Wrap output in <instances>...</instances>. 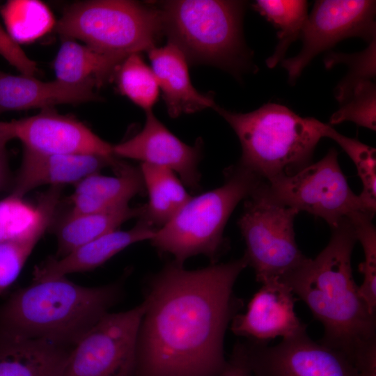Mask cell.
Instances as JSON below:
<instances>
[{
  "label": "cell",
  "instance_id": "obj_1",
  "mask_svg": "<svg viewBox=\"0 0 376 376\" xmlns=\"http://www.w3.org/2000/svg\"><path fill=\"white\" fill-rule=\"evenodd\" d=\"M244 256L187 270L173 260L149 279L133 376H217L224 368V340L242 304L235 283Z\"/></svg>",
  "mask_w": 376,
  "mask_h": 376
},
{
  "label": "cell",
  "instance_id": "obj_2",
  "mask_svg": "<svg viewBox=\"0 0 376 376\" xmlns=\"http://www.w3.org/2000/svg\"><path fill=\"white\" fill-rule=\"evenodd\" d=\"M331 230L325 248L281 281L322 324L319 342L344 352L354 363L376 353V315L370 312L354 281L351 258L357 238L350 221L345 218Z\"/></svg>",
  "mask_w": 376,
  "mask_h": 376
},
{
  "label": "cell",
  "instance_id": "obj_3",
  "mask_svg": "<svg viewBox=\"0 0 376 376\" xmlns=\"http://www.w3.org/2000/svg\"><path fill=\"white\" fill-rule=\"evenodd\" d=\"M120 283L86 287L66 276L33 282L0 305V332L73 347L120 299Z\"/></svg>",
  "mask_w": 376,
  "mask_h": 376
},
{
  "label": "cell",
  "instance_id": "obj_4",
  "mask_svg": "<svg viewBox=\"0 0 376 376\" xmlns=\"http://www.w3.org/2000/svg\"><path fill=\"white\" fill-rule=\"evenodd\" d=\"M230 125L241 143L238 162L266 182L291 175L312 164L322 123L303 118L288 107L264 104L249 113L213 108Z\"/></svg>",
  "mask_w": 376,
  "mask_h": 376
},
{
  "label": "cell",
  "instance_id": "obj_5",
  "mask_svg": "<svg viewBox=\"0 0 376 376\" xmlns=\"http://www.w3.org/2000/svg\"><path fill=\"white\" fill-rule=\"evenodd\" d=\"M263 181L240 164L225 171V182L191 199L150 240L160 253H171L183 265L190 257L207 256L216 263L225 246L224 230L237 205Z\"/></svg>",
  "mask_w": 376,
  "mask_h": 376
},
{
  "label": "cell",
  "instance_id": "obj_6",
  "mask_svg": "<svg viewBox=\"0 0 376 376\" xmlns=\"http://www.w3.org/2000/svg\"><path fill=\"white\" fill-rule=\"evenodd\" d=\"M243 3L238 1H166L159 9L163 33L187 61L233 72L247 61L241 35Z\"/></svg>",
  "mask_w": 376,
  "mask_h": 376
},
{
  "label": "cell",
  "instance_id": "obj_7",
  "mask_svg": "<svg viewBox=\"0 0 376 376\" xmlns=\"http://www.w3.org/2000/svg\"><path fill=\"white\" fill-rule=\"evenodd\" d=\"M64 38L77 39L120 64L156 47L163 34L159 8L127 0H95L66 8L55 25Z\"/></svg>",
  "mask_w": 376,
  "mask_h": 376
},
{
  "label": "cell",
  "instance_id": "obj_8",
  "mask_svg": "<svg viewBox=\"0 0 376 376\" xmlns=\"http://www.w3.org/2000/svg\"><path fill=\"white\" fill-rule=\"evenodd\" d=\"M298 213L272 198L265 181L246 198L237 224L246 244L243 256L258 282L281 280L308 258L295 240L294 220Z\"/></svg>",
  "mask_w": 376,
  "mask_h": 376
},
{
  "label": "cell",
  "instance_id": "obj_9",
  "mask_svg": "<svg viewBox=\"0 0 376 376\" xmlns=\"http://www.w3.org/2000/svg\"><path fill=\"white\" fill-rule=\"evenodd\" d=\"M265 187L279 203L320 217L330 228L357 211L366 212L359 196L348 185L334 148L319 162L291 175L265 182Z\"/></svg>",
  "mask_w": 376,
  "mask_h": 376
},
{
  "label": "cell",
  "instance_id": "obj_10",
  "mask_svg": "<svg viewBox=\"0 0 376 376\" xmlns=\"http://www.w3.org/2000/svg\"><path fill=\"white\" fill-rule=\"evenodd\" d=\"M143 301L108 312L72 347L61 376H133Z\"/></svg>",
  "mask_w": 376,
  "mask_h": 376
},
{
  "label": "cell",
  "instance_id": "obj_11",
  "mask_svg": "<svg viewBox=\"0 0 376 376\" xmlns=\"http://www.w3.org/2000/svg\"><path fill=\"white\" fill-rule=\"evenodd\" d=\"M375 1H316L301 32L302 48L282 66L293 82L318 54L350 37L368 42L375 39Z\"/></svg>",
  "mask_w": 376,
  "mask_h": 376
},
{
  "label": "cell",
  "instance_id": "obj_12",
  "mask_svg": "<svg viewBox=\"0 0 376 376\" xmlns=\"http://www.w3.org/2000/svg\"><path fill=\"white\" fill-rule=\"evenodd\" d=\"M243 343L253 376H359L344 352L313 340L306 332L273 346Z\"/></svg>",
  "mask_w": 376,
  "mask_h": 376
},
{
  "label": "cell",
  "instance_id": "obj_13",
  "mask_svg": "<svg viewBox=\"0 0 376 376\" xmlns=\"http://www.w3.org/2000/svg\"><path fill=\"white\" fill-rule=\"evenodd\" d=\"M0 129L19 139L23 148L48 154H95L111 156L113 146L76 118L52 107L36 115L0 121Z\"/></svg>",
  "mask_w": 376,
  "mask_h": 376
},
{
  "label": "cell",
  "instance_id": "obj_14",
  "mask_svg": "<svg viewBox=\"0 0 376 376\" xmlns=\"http://www.w3.org/2000/svg\"><path fill=\"white\" fill-rule=\"evenodd\" d=\"M146 113L142 130L125 141L113 146V155L169 169L178 174L185 185L192 190L198 189L201 143H196L194 146L185 143L155 117L152 110Z\"/></svg>",
  "mask_w": 376,
  "mask_h": 376
},
{
  "label": "cell",
  "instance_id": "obj_15",
  "mask_svg": "<svg viewBox=\"0 0 376 376\" xmlns=\"http://www.w3.org/2000/svg\"><path fill=\"white\" fill-rule=\"evenodd\" d=\"M291 288L279 279L262 283L253 295L244 313L231 320V331L249 341L267 343L281 337L291 338L306 332L295 310V298Z\"/></svg>",
  "mask_w": 376,
  "mask_h": 376
},
{
  "label": "cell",
  "instance_id": "obj_16",
  "mask_svg": "<svg viewBox=\"0 0 376 376\" xmlns=\"http://www.w3.org/2000/svg\"><path fill=\"white\" fill-rule=\"evenodd\" d=\"M115 155L95 154H48L23 148L22 159L13 179L10 194L19 197L40 186L75 185L84 178L113 167Z\"/></svg>",
  "mask_w": 376,
  "mask_h": 376
},
{
  "label": "cell",
  "instance_id": "obj_17",
  "mask_svg": "<svg viewBox=\"0 0 376 376\" xmlns=\"http://www.w3.org/2000/svg\"><path fill=\"white\" fill-rule=\"evenodd\" d=\"M157 229L146 220L139 218L136 225L129 230L109 232L63 257L48 258L35 267L33 281L93 270L127 246L143 240H150Z\"/></svg>",
  "mask_w": 376,
  "mask_h": 376
},
{
  "label": "cell",
  "instance_id": "obj_18",
  "mask_svg": "<svg viewBox=\"0 0 376 376\" xmlns=\"http://www.w3.org/2000/svg\"><path fill=\"white\" fill-rule=\"evenodd\" d=\"M95 87L97 84L93 80L77 84L57 80L42 81L33 77L0 70V113L97 100L99 97L95 93Z\"/></svg>",
  "mask_w": 376,
  "mask_h": 376
},
{
  "label": "cell",
  "instance_id": "obj_19",
  "mask_svg": "<svg viewBox=\"0 0 376 376\" xmlns=\"http://www.w3.org/2000/svg\"><path fill=\"white\" fill-rule=\"evenodd\" d=\"M112 169L115 176L93 173L75 185L68 198L70 214H87L128 205L146 188L140 168L118 160Z\"/></svg>",
  "mask_w": 376,
  "mask_h": 376
},
{
  "label": "cell",
  "instance_id": "obj_20",
  "mask_svg": "<svg viewBox=\"0 0 376 376\" xmlns=\"http://www.w3.org/2000/svg\"><path fill=\"white\" fill-rule=\"evenodd\" d=\"M148 52L151 68L171 117L214 107L216 104L212 97L200 93L191 84L188 61L176 46L168 42Z\"/></svg>",
  "mask_w": 376,
  "mask_h": 376
},
{
  "label": "cell",
  "instance_id": "obj_21",
  "mask_svg": "<svg viewBox=\"0 0 376 376\" xmlns=\"http://www.w3.org/2000/svg\"><path fill=\"white\" fill-rule=\"evenodd\" d=\"M72 348L0 332V376H61Z\"/></svg>",
  "mask_w": 376,
  "mask_h": 376
},
{
  "label": "cell",
  "instance_id": "obj_22",
  "mask_svg": "<svg viewBox=\"0 0 376 376\" xmlns=\"http://www.w3.org/2000/svg\"><path fill=\"white\" fill-rule=\"evenodd\" d=\"M60 193V187H51L36 204L12 194L0 200V242L44 235L54 219Z\"/></svg>",
  "mask_w": 376,
  "mask_h": 376
},
{
  "label": "cell",
  "instance_id": "obj_23",
  "mask_svg": "<svg viewBox=\"0 0 376 376\" xmlns=\"http://www.w3.org/2000/svg\"><path fill=\"white\" fill-rule=\"evenodd\" d=\"M143 208V205L132 207L128 204L97 212L67 213L54 228L57 240L54 257H63L104 234L118 230L125 221L139 218Z\"/></svg>",
  "mask_w": 376,
  "mask_h": 376
},
{
  "label": "cell",
  "instance_id": "obj_24",
  "mask_svg": "<svg viewBox=\"0 0 376 376\" xmlns=\"http://www.w3.org/2000/svg\"><path fill=\"white\" fill-rule=\"evenodd\" d=\"M140 169L149 199L139 218L159 228L169 223L191 196L171 170L146 163H141Z\"/></svg>",
  "mask_w": 376,
  "mask_h": 376
},
{
  "label": "cell",
  "instance_id": "obj_25",
  "mask_svg": "<svg viewBox=\"0 0 376 376\" xmlns=\"http://www.w3.org/2000/svg\"><path fill=\"white\" fill-rule=\"evenodd\" d=\"M119 65L107 56L70 38H64L53 64L56 80L70 84L93 80L97 87L114 77Z\"/></svg>",
  "mask_w": 376,
  "mask_h": 376
},
{
  "label": "cell",
  "instance_id": "obj_26",
  "mask_svg": "<svg viewBox=\"0 0 376 376\" xmlns=\"http://www.w3.org/2000/svg\"><path fill=\"white\" fill-rule=\"evenodd\" d=\"M254 8L279 30L274 54L266 60L269 68L283 59L292 42L301 37L307 20L308 2L302 0H258Z\"/></svg>",
  "mask_w": 376,
  "mask_h": 376
},
{
  "label": "cell",
  "instance_id": "obj_27",
  "mask_svg": "<svg viewBox=\"0 0 376 376\" xmlns=\"http://www.w3.org/2000/svg\"><path fill=\"white\" fill-rule=\"evenodd\" d=\"M6 31L17 42H31L54 26V16L46 4L36 0L8 1L1 9Z\"/></svg>",
  "mask_w": 376,
  "mask_h": 376
},
{
  "label": "cell",
  "instance_id": "obj_28",
  "mask_svg": "<svg viewBox=\"0 0 376 376\" xmlns=\"http://www.w3.org/2000/svg\"><path fill=\"white\" fill-rule=\"evenodd\" d=\"M114 77L121 94L146 111L151 110L158 99L159 88L152 68L139 53L124 59Z\"/></svg>",
  "mask_w": 376,
  "mask_h": 376
},
{
  "label": "cell",
  "instance_id": "obj_29",
  "mask_svg": "<svg viewBox=\"0 0 376 376\" xmlns=\"http://www.w3.org/2000/svg\"><path fill=\"white\" fill-rule=\"evenodd\" d=\"M322 137L335 141L354 164L363 189L358 195L364 211L375 214L376 211V150L358 139L345 136L331 125L322 124Z\"/></svg>",
  "mask_w": 376,
  "mask_h": 376
},
{
  "label": "cell",
  "instance_id": "obj_30",
  "mask_svg": "<svg viewBox=\"0 0 376 376\" xmlns=\"http://www.w3.org/2000/svg\"><path fill=\"white\" fill-rule=\"evenodd\" d=\"M374 214L357 211L347 218L363 248L364 261L359 265L363 280L359 292L370 312L376 315V230L373 223Z\"/></svg>",
  "mask_w": 376,
  "mask_h": 376
},
{
  "label": "cell",
  "instance_id": "obj_31",
  "mask_svg": "<svg viewBox=\"0 0 376 376\" xmlns=\"http://www.w3.org/2000/svg\"><path fill=\"white\" fill-rule=\"evenodd\" d=\"M375 39L361 52L351 54L330 52L326 56L324 61L327 68L338 63H345L349 67L347 74L334 90L335 97L340 104L359 84L372 81L375 77Z\"/></svg>",
  "mask_w": 376,
  "mask_h": 376
},
{
  "label": "cell",
  "instance_id": "obj_32",
  "mask_svg": "<svg viewBox=\"0 0 376 376\" xmlns=\"http://www.w3.org/2000/svg\"><path fill=\"white\" fill-rule=\"evenodd\" d=\"M375 84L372 81L361 83L332 114L329 123L336 125L344 121H352L359 126L375 131Z\"/></svg>",
  "mask_w": 376,
  "mask_h": 376
},
{
  "label": "cell",
  "instance_id": "obj_33",
  "mask_svg": "<svg viewBox=\"0 0 376 376\" xmlns=\"http://www.w3.org/2000/svg\"><path fill=\"white\" fill-rule=\"evenodd\" d=\"M43 235L0 242V297L17 280L26 260Z\"/></svg>",
  "mask_w": 376,
  "mask_h": 376
},
{
  "label": "cell",
  "instance_id": "obj_34",
  "mask_svg": "<svg viewBox=\"0 0 376 376\" xmlns=\"http://www.w3.org/2000/svg\"><path fill=\"white\" fill-rule=\"evenodd\" d=\"M0 55L22 75L33 77L37 72L36 63L31 60L0 24Z\"/></svg>",
  "mask_w": 376,
  "mask_h": 376
},
{
  "label": "cell",
  "instance_id": "obj_35",
  "mask_svg": "<svg viewBox=\"0 0 376 376\" xmlns=\"http://www.w3.org/2000/svg\"><path fill=\"white\" fill-rule=\"evenodd\" d=\"M217 376H253L243 343H237L223 370Z\"/></svg>",
  "mask_w": 376,
  "mask_h": 376
},
{
  "label": "cell",
  "instance_id": "obj_36",
  "mask_svg": "<svg viewBox=\"0 0 376 376\" xmlns=\"http://www.w3.org/2000/svg\"><path fill=\"white\" fill-rule=\"evenodd\" d=\"M11 136L0 129V191H3L10 185L13 178L9 165L7 144L12 140Z\"/></svg>",
  "mask_w": 376,
  "mask_h": 376
}]
</instances>
